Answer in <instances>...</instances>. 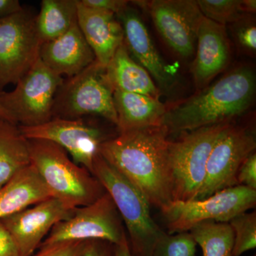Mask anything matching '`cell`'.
<instances>
[{"label": "cell", "instance_id": "obj_1", "mask_svg": "<svg viewBox=\"0 0 256 256\" xmlns=\"http://www.w3.org/2000/svg\"><path fill=\"white\" fill-rule=\"evenodd\" d=\"M168 136L162 126L138 128L120 132L99 148V154L161 210L173 202Z\"/></svg>", "mask_w": 256, "mask_h": 256}, {"label": "cell", "instance_id": "obj_2", "mask_svg": "<svg viewBox=\"0 0 256 256\" xmlns=\"http://www.w3.org/2000/svg\"><path fill=\"white\" fill-rule=\"evenodd\" d=\"M255 94L254 70L247 66L234 68L196 95L166 109L161 126L170 134L230 122L250 108Z\"/></svg>", "mask_w": 256, "mask_h": 256}, {"label": "cell", "instance_id": "obj_3", "mask_svg": "<svg viewBox=\"0 0 256 256\" xmlns=\"http://www.w3.org/2000/svg\"><path fill=\"white\" fill-rule=\"evenodd\" d=\"M28 140L31 164L50 197L74 210L94 203L106 193L100 182L70 160L62 146L43 140Z\"/></svg>", "mask_w": 256, "mask_h": 256}, {"label": "cell", "instance_id": "obj_4", "mask_svg": "<svg viewBox=\"0 0 256 256\" xmlns=\"http://www.w3.org/2000/svg\"><path fill=\"white\" fill-rule=\"evenodd\" d=\"M92 174L110 195L126 224L132 256H151L166 233L152 217L151 205L144 194L99 152L94 159Z\"/></svg>", "mask_w": 256, "mask_h": 256}, {"label": "cell", "instance_id": "obj_5", "mask_svg": "<svg viewBox=\"0 0 256 256\" xmlns=\"http://www.w3.org/2000/svg\"><path fill=\"white\" fill-rule=\"evenodd\" d=\"M114 94L106 67L95 60L80 73L64 79L55 95L53 118L80 119L97 116L117 126Z\"/></svg>", "mask_w": 256, "mask_h": 256}, {"label": "cell", "instance_id": "obj_6", "mask_svg": "<svg viewBox=\"0 0 256 256\" xmlns=\"http://www.w3.org/2000/svg\"><path fill=\"white\" fill-rule=\"evenodd\" d=\"M230 122L214 124L186 132L170 141L168 164L173 202L196 200L205 175L207 161L218 136Z\"/></svg>", "mask_w": 256, "mask_h": 256}, {"label": "cell", "instance_id": "obj_7", "mask_svg": "<svg viewBox=\"0 0 256 256\" xmlns=\"http://www.w3.org/2000/svg\"><path fill=\"white\" fill-rule=\"evenodd\" d=\"M64 79L40 58L16 82L12 92H0V106L18 126L31 127L45 124L53 118L55 95Z\"/></svg>", "mask_w": 256, "mask_h": 256}, {"label": "cell", "instance_id": "obj_8", "mask_svg": "<svg viewBox=\"0 0 256 256\" xmlns=\"http://www.w3.org/2000/svg\"><path fill=\"white\" fill-rule=\"evenodd\" d=\"M256 190L238 185L202 200L175 201L162 210L169 234L188 232L206 220L228 223L240 214L255 208Z\"/></svg>", "mask_w": 256, "mask_h": 256}, {"label": "cell", "instance_id": "obj_9", "mask_svg": "<svg viewBox=\"0 0 256 256\" xmlns=\"http://www.w3.org/2000/svg\"><path fill=\"white\" fill-rule=\"evenodd\" d=\"M112 198L106 192L94 203L74 210L56 224L40 247L69 242L100 240L116 245L127 235Z\"/></svg>", "mask_w": 256, "mask_h": 256}, {"label": "cell", "instance_id": "obj_10", "mask_svg": "<svg viewBox=\"0 0 256 256\" xmlns=\"http://www.w3.org/2000/svg\"><path fill=\"white\" fill-rule=\"evenodd\" d=\"M36 18L23 9L0 20V92L16 85L40 58Z\"/></svg>", "mask_w": 256, "mask_h": 256}, {"label": "cell", "instance_id": "obj_11", "mask_svg": "<svg viewBox=\"0 0 256 256\" xmlns=\"http://www.w3.org/2000/svg\"><path fill=\"white\" fill-rule=\"evenodd\" d=\"M255 134L246 128L232 124L225 128L210 151L204 181L196 200H202L238 186L237 175L244 160L255 152Z\"/></svg>", "mask_w": 256, "mask_h": 256}, {"label": "cell", "instance_id": "obj_12", "mask_svg": "<svg viewBox=\"0 0 256 256\" xmlns=\"http://www.w3.org/2000/svg\"><path fill=\"white\" fill-rule=\"evenodd\" d=\"M18 128L28 140L50 141L62 146L70 154L76 164L84 166L92 174L99 148L108 140L100 128L84 118H53L40 126Z\"/></svg>", "mask_w": 256, "mask_h": 256}, {"label": "cell", "instance_id": "obj_13", "mask_svg": "<svg viewBox=\"0 0 256 256\" xmlns=\"http://www.w3.org/2000/svg\"><path fill=\"white\" fill-rule=\"evenodd\" d=\"M153 23L166 44L182 58L196 52L197 34L203 14L193 0L146 2Z\"/></svg>", "mask_w": 256, "mask_h": 256}, {"label": "cell", "instance_id": "obj_14", "mask_svg": "<svg viewBox=\"0 0 256 256\" xmlns=\"http://www.w3.org/2000/svg\"><path fill=\"white\" fill-rule=\"evenodd\" d=\"M74 210L50 197L0 222L14 240L20 255L32 256L56 224L70 217Z\"/></svg>", "mask_w": 256, "mask_h": 256}, {"label": "cell", "instance_id": "obj_15", "mask_svg": "<svg viewBox=\"0 0 256 256\" xmlns=\"http://www.w3.org/2000/svg\"><path fill=\"white\" fill-rule=\"evenodd\" d=\"M116 16L124 28V43L130 54L149 73L161 94L171 92L176 84V67L160 56L138 12L128 6Z\"/></svg>", "mask_w": 256, "mask_h": 256}, {"label": "cell", "instance_id": "obj_16", "mask_svg": "<svg viewBox=\"0 0 256 256\" xmlns=\"http://www.w3.org/2000/svg\"><path fill=\"white\" fill-rule=\"evenodd\" d=\"M194 56L191 73L200 92L208 86L230 62V44L226 26L204 16L197 34Z\"/></svg>", "mask_w": 256, "mask_h": 256}, {"label": "cell", "instance_id": "obj_17", "mask_svg": "<svg viewBox=\"0 0 256 256\" xmlns=\"http://www.w3.org/2000/svg\"><path fill=\"white\" fill-rule=\"evenodd\" d=\"M77 23L96 60L106 67L124 42L122 25L114 13L86 8L78 0Z\"/></svg>", "mask_w": 256, "mask_h": 256}, {"label": "cell", "instance_id": "obj_18", "mask_svg": "<svg viewBox=\"0 0 256 256\" xmlns=\"http://www.w3.org/2000/svg\"><path fill=\"white\" fill-rule=\"evenodd\" d=\"M40 58L52 72L66 78L80 73L96 60L78 23L62 36L42 44Z\"/></svg>", "mask_w": 256, "mask_h": 256}, {"label": "cell", "instance_id": "obj_19", "mask_svg": "<svg viewBox=\"0 0 256 256\" xmlns=\"http://www.w3.org/2000/svg\"><path fill=\"white\" fill-rule=\"evenodd\" d=\"M48 198L50 192L31 164L0 188V220Z\"/></svg>", "mask_w": 256, "mask_h": 256}, {"label": "cell", "instance_id": "obj_20", "mask_svg": "<svg viewBox=\"0 0 256 256\" xmlns=\"http://www.w3.org/2000/svg\"><path fill=\"white\" fill-rule=\"evenodd\" d=\"M114 90L142 94L159 99L161 92L149 73L130 54L124 42L106 67Z\"/></svg>", "mask_w": 256, "mask_h": 256}, {"label": "cell", "instance_id": "obj_21", "mask_svg": "<svg viewBox=\"0 0 256 256\" xmlns=\"http://www.w3.org/2000/svg\"><path fill=\"white\" fill-rule=\"evenodd\" d=\"M114 98L120 132L161 126L166 108L159 99L120 90H114Z\"/></svg>", "mask_w": 256, "mask_h": 256}, {"label": "cell", "instance_id": "obj_22", "mask_svg": "<svg viewBox=\"0 0 256 256\" xmlns=\"http://www.w3.org/2000/svg\"><path fill=\"white\" fill-rule=\"evenodd\" d=\"M30 164L28 140L18 124L0 119V188Z\"/></svg>", "mask_w": 256, "mask_h": 256}, {"label": "cell", "instance_id": "obj_23", "mask_svg": "<svg viewBox=\"0 0 256 256\" xmlns=\"http://www.w3.org/2000/svg\"><path fill=\"white\" fill-rule=\"evenodd\" d=\"M78 0H42L36 15L37 34L41 44L58 38L77 24Z\"/></svg>", "mask_w": 256, "mask_h": 256}, {"label": "cell", "instance_id": "obj_24", "mask_svg": "<svg viewBox=\"0 0 256 256\" xmlns=\"http://www.w3.org/2000/svg\"><path fill=\"white\" fill-rule=\"evenodd\" d=\"M188 232L202 248L203 256H232L234 234L228 223L206 220L194 226Z\"/></svg>", "mask_w": 256, "mask_h": 256}, {"label": "cell", "instance_id": "obj_25", "mask_svg": "<svg viewBox=\"0 0 256 256\" xmlns=\"http://www.w3.org/2000/svg\"><path fill=\"white\" fill-rule=\"evenodd\" d=\"M196 4L204 18L220 24H233L248 14L245 0H197Z\"/></svg>", "mask_w": 256, "mask_h": 256}, {"label": "cell", "instance_id": "obj_26", "mask_svg": "<svg viewBox=\"0 0 256 256\" xmlns=\"http://www.w3.org/2000/svg\"><path fill=\"white\" fill-rule=\"evenodd\" d=\"M233 229L234 244L232 256H240L256 246V213L240 214L228 222Z\"/></svg>", "mask_w": 256, "mask_h": 256}, {"label": "cell", "instance_id": "obj_27", "mask_svg": "<svg viewBox=\"0 0 256 256\" xmlns=\"http://www.w3.org/2000/svg\"><path fill=\"white\" fill-rule=\"evenodd\" d=\"M196 248L190 232L166 234L156 244L151 256H194Z\"/></svg>", "mask_w": 256, "mask_h": 256}, {"label": "cell", "instance_id": "obj_28", "mask_svg": "<svg viewBox=\"0 0 256 256\" xmlns=\"http://www.w3.org/2000/svg\"><path fill=\"white\" fill-rule=\"evenodd\" d=\"M232 24L236 45L244 53L254 55L256 50V26L250 15H246Z\"/></svg>", "mask_w": 256, "mask_h": 256}, {"label": "cell", "instance_id": "obj_29", "mask_svg": "<svg viewBox=\"0 0 256 256\" xmlns=\"http://www.w3.org/2000/svg\"><path fill=\"white\" fill-rule=\"evenodd\" d=\"M87 242H64L40 247V250L32 256H82Z\"/></svg>", "mask_w": 256, "mask_h": 256}, {"label": "cell", "instance_id": "obj_30", "mask_svg": "<svg viewBox=\"0 0 256 256\" xmlns=\"http://www.w3.org/2000/svg\"><path fill=\"white\" fill-rule=\"evenodd\" d=\"M238 185L256 190V153H252L242 163L237 175Z\"/></svg>", "mask_w": 256, "mask_h": 256}, {"label": "cell", "instance_id": "obj_31", "mask_svg": "<svg viewBox=\"0 0 256 256\" xmlns=\"http://www.w3.org/2000/svg\"><path fill=\"white\" fill-rule=\"evenodd\" d=\"M80 3L86 8L110 12L118 15L129 4L126 0H80Z\"/></svg>", "mask_w": 256, "mask_h": 256}, {"label": "cell", "instance_id": "obj_32", "mask_svg": "<svg viewBox=\"0 0 256 256\" xmlns=\"http://www.w3.org/2000/svg\"><path fill=\"white\" fill-rule=\"evenodd\" d=\"M114 244L104 240H88L82 256H114Z\"/></svg>", "mask_w": 256, "mask_h": 256}, {"label": "cell", "instance_id": "obj_33", "mask_svg": "<svg viewBox=\"0 0 256 256\" xmlns=\"http://www.w3.org/2000/svg\"><path fill=\"white\" fill-rule=\"evenodd\" d=\"M0 256H21L8 230L0 222Z\"/></svg>", "mask_w": 256, "mask_h": 256}, {"label": "cell", "instance_id": "obj_34", "mask_svg": "<svg viewBox=\"0 0 256 256\" xmlns=\"http://www.w3.org/2000/svg\"><path fill=\"white\" fill-rule=\"evenodd\" d=\"M23 9L18 0H0V20L18 13Z\"/></svg>", "mask_w": 256, "mask_h": 256}, {"label": "cell", "instance_id": "obj_35", "mask_svg": "<svg viewBox=\"0 0 256 256\" xmlns=\"http://www.w3.org/2000/svg\"><path fill=\"white\" fill-rule=\"evenodd\" d=\"M114 256H133L127 235L124 236L119 244L114 245Z\"/></svg>", "mask_w": 256, "mask_h": 256}, {"label": "cell", "instance_id": "obj_36", "mask_svg": "<svg viewBox=\"0 0 256 256\" xmlns=\"http://www.w3.org/2000/svg\"><path fill=\"white\" fill-rule=\"evenodd\" d=\"M0 119L8 121V122H12V124H15L11 116L8 114L6 110H4L2 106H0Z\"/></svg>", "mask_w": 256, "mask_h": 256}, {"label": "cell", "instance_id": "obj_37", "mask_svg": "<svg viewBox=\"0 0 256 256\" xmlns=\"http://www.w3.org/2000/svg\"><path fill=\"white\" fill-rule=\"evenodd\" d=\"M252 256H256V255Z\"/></svg>", "mask_w": 256, "mask_h": 256}]
</instances>
